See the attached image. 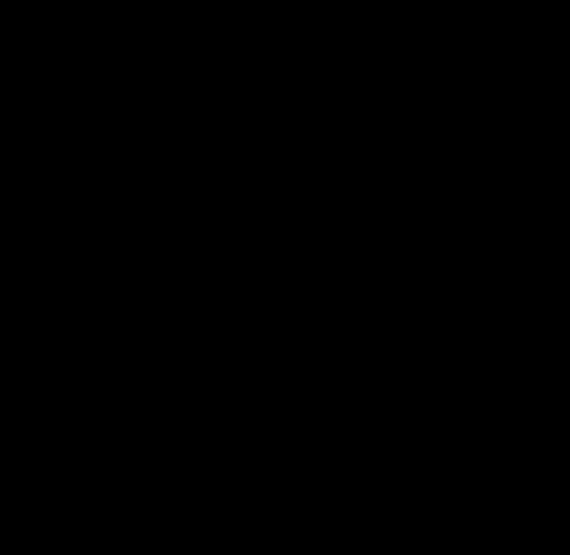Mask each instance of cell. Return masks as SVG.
I'll return each mask as SVG.
<instances>
[]
</instances>
